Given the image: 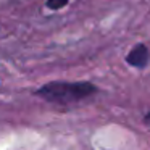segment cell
Instances as JSON below:
<instances>
[{"label":"cell","mask_w":150,"mask_h":150,"mask_svg":"<svg viewBox=\"0 0 150 150\" xmlns=\"http://www.w3.org/2000/svg\"><path fill=\"white\" fill-rule=\"evenodd\" d=\"M68 2H69V0H47L45 7L49 8V10L57 11V10H62L63 7H66V5H68Z\"/></svg>","instance_id":"cell-3"},{"label":"cell","mask_w":150,"mask_h":150,"mask_svg":"<svg viewBox=\"0 0 150 150\" xmlns=\"http://www.w3.org/2000/svg\"><path fill=\"white\" fill-rule=\"evenodd\" d=\"M126 62L129 66L137 69H142L149 65L150 62V50L145 44H137L129 50V53L126 55Z\"/></svg>","instance_id":"cell-2"},{"label":"cell","mask_w":150,"mask_h":150,"mask_svg":"<svg viewBox=\"0 0 150 150\" xmlns=\"http://www.w3.org/2000/svg\"><path fill=\"white\" fill-rule=\"evenodd\" d=\"M97 92V86L89 81H52L37 89L36 95L42 97L47 102H52V103L69 105L86 100V98L95 95Z\"/></svg>","instance_id":"cell-1"}]
</instances>
